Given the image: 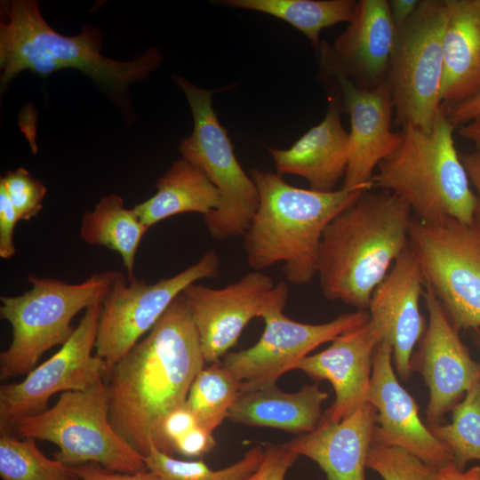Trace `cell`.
<instances>
[{"label":"cell","mask_w":480,"mask_h":480,"mask_svg":"<svg viewBox=\"0 0 480 480\" xmlns=\"http://www.w3.org/2000/svg\"><path fill=\"white\" fill-rule=\"evenodd\" d=\"M79 480H162L150 470L124 473L108 470L98 463L71 466Z\"/></svg>","instance_id":"37"},{"label":"cell","mask_w":480,"mask_h":480,"mask_svg":"<svg viewBox=\"0 0 480 480\" xmlns=\"http://www.w3.org/2000/svg\"><path fill=\"white\" fill-rule=\"evenodd\" d=\"M260 203L244 236L246 262L253 271L284 263L294 285L309 284L317 275L321 240L330 222L366 190L362 188L320 192L294 187L277 172L252 168Z\"/></svg>","instance_id":"3"},{"label":"cell","mask_w":480,"mask_h":480,"mask_svg":"<svg viewBox=\"0 0 480 480\" xmlns=\"http://www.w3.org/2000/svg\"><path fill=\"white\" fill-rule=\"evenodd\" d=\"M366 465L383 480H433L436 469L400 447L377 444H372Z\"/></svg>","instance_id":"32"},{"label":"cell","mask_w":480,"mask_h":480,"mask_svg":"<svg viewBox=\"0 0 480 480\" xmlns=\"http://www.w3.org/2000/svg\"><path fill=\"white\" fill-rule=\"evenodd\" d=\"M264 453L265 448L255 446L234 464L212 469L201 460L175 459L152 444L144 460L148 470L156 474L162 480H246L258 468Z\"/></svg>","instance_id":"31"},{"label":"cell","mask_w":480,"mask_h":480,"mask_svg":"<svg viewBox=\"0 0 480 480\" xmlns=\"http://www.w3.org/2000/svg\"><path fill=\"white\" fill-rule=\"evenodd\" d=\"M196 328L205 363H220L233 348L243 330L254 317L284 308L289 288L275 284L260 272L252 271L222 288L200 284L188 285L182 292Z\"/></svg>","instance_id":"15"},{"label":"cell","mask_w":480,"mask_h":480,"mask_svg":"<svg viewBox=\"0 0 480 480\" xmlns=\"http://www.w3.org/2000/svg\"><path fill=\"white\" fill-rule=\"evenodd\" d=\"M216 445L212 433L196 426L176 442L173 452L196 458L211 452Z\"/></svg>","instance_id":"38"},{"label":"cell","mask_w":480,"mask_h":480,"mask_svg":"<svg viewBox=\"0 0 480 480\" xmlns=\"http://www.w3.org/2000/svg\"><path fill=\"white\" fill-rule=\"evenodd\" d=\"M433 480H480V466L460 470L453 461L437 468Z\"/></svg>","instance_id":"40"},{"label":"cell","mask_w":480,"mask_h":480,"mask_svg":"<svg viewBox=\"0 0 480 480\" xmlns=\"http://www.w3.org/2000/svg\"><path fill=\"white\" fill-rule=\"evenodd\" d=\"M172 78L184 92L194 120L193 132L180 141L179 150L182 158L204 171L220 197L219 208L204 216L205 227L216 240L244 236L259 207L260 196L212 107V96L219 90L197 87L181 76L173 75Z\"/></svg>","instance_id":"8"},{"label":"cell","mask_w":480,"mask_h":480,"mask_svg":"<svg viewBox=\"0 0 480 480\" xmlns=\"http://www.w3.org/2000/svg\"><path fill=\"white\" fill-rule=\"evenodd\" d=\"M408 249L452 324L480 327V219L412 220Z\"/></svg>","instance_id":"9"},{"label":"cell","mask_w":480,"mask_h":480,"mask_svg":"<svg viewBox=\"0 0 480 480\" xmlns=\"http://www.w3.org/2000/svg\"><path fill=\"white\" fill-rule=\"evenodd\" d=\"M447 0H422L397 28L388 84L395 122L429 132L442 108L443 43Z\"/></svg>","instance_id":"10"},{"label":"cell","mask_w":480,"mask_h":480,"mask_svg":"<svg viewBox=\"0 0 480 480\" xmlns=\"http://www.w3.org/2000/svg\"><path fill=\"white\" fill-rule=\"evenodd\" d=\"M449 15L443 43L440 89L446 108L480 94V4L447 0Z\"/></svg>","instance_id":"23"},{"label":"cell","mask_w":480,"mask_h":480,"mask_svg":"<svg viewBox=\"0 0 480 480\" xmlns=\"http://www.w3.org/2000/svg\"><path fill=\"white\" fill-rule=\"evenodd\" d=\"M19 220L8 195L0 186V257L4 260L11 259L16 252L13 233Z\"/></svg>","instance_id":"36"},{"label":"cell","mask_w":480,"mask_h":480,"mask_svg":"<svg viewBox=\"0 0 480 480\" xmlns=\"http://www.w3.org/2000/svg\"><path fill=\"white\" fill-rule=\"evenodd\" d=\"M396 31L388 1H356L352 20L332 47L341 70L358 88L370 91L388 82Z\"/></svg>","instance_id":"20"},{"label":"cell","mask_w":480,"mask_h":480,"mask_svg":"<svg viewBox=\"0 0 480 480\" xmlns=\"http://www.w3.org/2000/svg\"><path fill=\"white\" fill-rule=\"evenodd\" d=\"M459 134L471 140L476 146V153L480 157V116L460 125Z\"/></svg>","instance_id":"43"},{"label":"cell","mask_w":480,"mask_h":480,"mask_svg":"<svg viewBox=\"0 0 480 480\" xmlns=\"http://www.w3.org/2000/svg\"><path fill=\"white\" fill-rule=\"evenodd\" d=\"M283 310L272 309L261 316L265 328L253 346L222 357V365L239 381L240 392L276 384L312 350L369 321L368 312L357 309L327 323L306 324L289 318Z\"/></svg>","instance_id":"14"},{"label":"cell","mask_w":480,"mask_h":480,"mask_svg":"<svg viewBox=\"0 0 480 480\" xmlns=\"http://www.w3.org/2000/svg\"><path fill=\"white\" fill-rule=\"evenodd\" d=\"M101 302L85 312L70 338L49 359L16 383L0 386V431L13 433L20 420L46 410L59 392L86 389L103 380L109 367L95 349Z\"/></svg>","instance_id":"12"},{"label":"cell","mask_w":480,"mask_h":480,"mask_svg":"<svg viewBox=\"0 0 480 480\" xmlns=\"http://www.w3.org/2000/svg\"><path fill=\"white\" fill-rule=\"evenodd\" d=\"M424 288L422 272L407 248L373 292L367 308L369 322L381 340L392 346L395 366L403 380L412 372L413 348L427 327L420 308Z\"/></svg>","instance_id":"18"},{"label":"cell","mask_w":480,"mask_h":480,"mask_svg":"<svg viewBox=\"0 0 480 480\" xmlns=\"http://www.w3.org/2000/svg\"><path fill=\"white\" fill-rule=\"evenodd\" d=\"M0 84L4 90L24 70L47 76L74 68L100 86L122 93L146 78L162 61L156 48H149L132 60L120 61L100 53L101 36L91 26L67 36L52 29L34 0H8L0 4Z\"/></svg>","instance_id":"4"},{"label":"cell","mask_w":480,"mask_h":480,"mask_svg":"<svg viewBox=\"0 0 480 480\" xmlns=\"http://www.w3.org/2000/svg\"><path fill=\"white\" fill-rule=\"evenodd\" d=\"M409 204L395 194L365 191L325 228L317 275L325 298L366 310L377 286L409 244Z\"/></svg>","instance_id":"2"},{"label":"cell","mask_w":480,"mask_h":480,"mask_svg":"<svg viewBox=\"0 0 480 480\" xmlns=\"http://www.w3.org/2000/svg\"><path fill=\"white\" fill-rule=\"evenodd\" d=\"M220 4L263 12L288 22L319 48L320 33L328 27L349 22L355 0H223Z\"/></svg>","instance_id":"27"},{"label":"cell","mask_w":480,"mask_h":480,"mask_svg":"<svg viewBox=\"0 0 480 480\" xmlns=\"http://www.w3.org/2000/svg\"><path fill=\"white\" fill-rule=\"evenodd\" d=\"M328 394L318 384L286 393L276 384L240 392L228 418L252 427L279 428L304 435L314 431L323 416L322 404Z\"/></svg>","instance_id":"24"},{"label":"cell","mask_w":480,"mask_h":480,"mask_svg":"<svg viewBox=\"0 0 480 480\" xmlns=\"http://www.w3.org/2000/svg\"><path fill=\"white\" fill-rule=\"evenodd\" d=\"M204 364L199 336L181 293L105 376L113 428L140 454L148 455L161 422L185 404Z\"/></svg>","instance_id":"1"},{"label":"cell","mask_w":480,"mask_h":480,"mask_svg":"<svg viewBox=\"0 0 480 480\" xmlns=\"http://www.w3.org/2000/svg\"><path fill=\"white\" fill-rule=\"evenodd\" d=\"M420 1L418 0H391L388 1L392 19L396 28L405 23L414 13Z\"/></svg>","instance_id":"41"},{"label":"cell","mask_w":480,"mask_h":480,"mask_svg":"<svg viewBox=\"0 0 480 480\" xmlns=\"http://www.w3.org/2000/svg\"><path fill=\"white\" fill-rule=\"evenodd\" d=\"M120 274L102 271L78 284L29 274V290L2 296L0 316L11 324L12 341L0 354L1 380L27 375L46 351L62 346L75 330V316L101 302Z\"/></svg>","instance_id":"6"},{"label":"cell","mask_w":480,"mask_h":480,"mask_svg":"<svg viewBox=\"0 0 480 480\" xmlns=\"http://www.w3.org/2000/svg\"><path fill=\"white\" fill-rule=\"evenodd\" d=\"M460 157L469 180L477 191L478 209L476 217L480 219V157L476 152L461 154Z\"/></svg>","instance_id":"42"},{"label":"cell","mask_w":480,"mask_h":480,"mask_svg":"<svg viewBox=\"0 0 480 480\" xmlns=\"http://www.w3.org/2000/svg\"><path fill=\"white\" fill-rule=\"evenodd\" d=\"M13 432L56 444L54 459L68 466L98 463L116 472L148 470L144 457L109 421L104 380L84 390L61 393L52 407L18 421Z\"/></svg>","instance_id":"7"},{"label":"cell","mask_w":480,"mask_h":480,"mask_svg":"<svg viewBox=\"0 0 480 480\" xmlns=\"http://www.w3.org/2000/svg\"><path fill=\"white\" fill-rule=\"evenodd\" d=\"M240 394V383L220 363L204 367L194 380L185 405L199 427L212 433L225 419Z\"/></svg>","instance_id":"28"},{"label":"cell","mask_w":480,"mask_h":480,"mask_svg":"<svg viewBox=\"0 0 480 480\" xmlns=\"http://www.w3.org/2000/svg\"><path fill=\"white\" fill-rule=\"evenodd\" d=\"M424 302L428 323L412 354V371L419 372L429 390L428 425L443 424L444 416L480 381V364L471 357L458 330L430 288L425 285Z\"/></svg>","instance_id":"16"},{"label":"cell","mask_w":480,"mask_h":480,"mask_svg":"<svg viewBox=\"0 0 480 480\" xmlns=\"http://www.w3.org/2000/svg\"><path fill=\"white\" fill-rule=\"evenodd\" d=\"M376 414L374 406L366 402L340 421L317 426L288 444L299 456L315 461L326 480H366Z\"/></svg>","instance_id":"21"},{"label":"cell","mask_w":480,"mask_h":480,"mask_svg":"<svg viewBox=\"0 0 480 480\" xmlns=\"http://www.w3.org/2000/svg\"><path fill=\"white\" fill-rule=\"evenodd\" d=\"M196 426L198 424L194 414L184 404L164 417L152 444L161 452L171 455L176 442Z\"/></svg>","instance_id":"34"},{"label":"cell","mask_w":480,"mask_h":480,"mask_svg":"<svg viewBox=\"0 0 480 480\" xmlns=\"http://www.w3.org/2000/svg\"><path fill=\"white\" fill-rule=\"evenodd\" d=\"M298 457L288 443L268 444L261 463L246 480H284Z\"/></svg>","instance_id":"35"},{"label":"cell","mask_w":480,"mask_h":480,"mask_svg":"<svg viewBox=\"0 0 480 480\" xmlns=\"http://www.w3.org/2000/svg\"><path fill=\"white\" fill-rule=\"evenodd\" d=\"M392 357V346L381 340L373 353L367 396L377 412L373 444L400 447L436 468L453 461L450 450L420 420L414 398L396 378Z\"/></svg>","instance_id":"17"},{"label":"cell","mask_w":480,"mask_h":480,"mask_svg":"<svg viewBox=\"0 0 480 480\" xmlns=\"http://www.w3.org/2000/svg\"><path fill=\"white\" fill-rule=\"evenodd\" d=\"M476 340H477L478 346L480 348V332H477Z\"/></svg>","instance_id":"44"},{"label":"cell","mask_w":480,"mask_h":480,"mask_svg":"<svg viewBox=\"0 0 480 480\" xmlns=\"http://www.w3.org/2000/svg\"><path fill=\"white\" fill-rule=\"evenodd\" d=\"M218 253L209 251L180 273L154 284L121 273L101 301L96 355L110 368L158 322L190 284L220 274Z\"/></svg>","instance_id":"11"},{"label":"cell","mask_w":480,"mask_h":480,"mask_svg":"<svg viewBox=\"0 0 480 480\" xmlns=\"http://www.w3.org/2000/svg\"><path fill=\"white\" fill-rule=\"evenodd\" d=\"M148 230L133 208H126L120 196L109 194L84 213L79 233L87 244L119 253L128 278H132L137 250Z\"/></svg>","instance_id":"26"},{"label":"cell","mask_w":480,"mask_h":480,"mask_svg":"<svg viewBox=\"0 0 480 480\" xmlns=\"http://www.w3.org/2000/svg\"><path fill=\"white\" fill-rule=\"evenodd\" d=\"M478 2H479V4H480V0H478Z\"/></svg>","instance_id":"45"},{"label":"cell","mask_w":480,"mask_h":480,"mask_svg":"<svg viewBox=\"0 0 480 480\" xmlns=\"http://www.w3.org/2000/svg\"><path fill=\"white\" fill-rule=\"evenodd\" d=\"M445 109L450 121L455 126L463 125L480 116V94Z\"/></svg>","instance_id":"39"},{"label":"cell","mask_w":480,"mask_h":480,"mask_svg":"<svg viewBox=\"0 0 480 480\" xmlns=\"http://www.w3.org/2000/svg\"><path fill=\"white\" fill-rule=\"evenodd\" d=\"M0 476L3 480H79L71 466L46 457L33 438L0 431Z\"/></svg>","instance_id":"29"},{"label":"cell","mask_w":480,"mask_h":480,"mask_svg":"<svg viewBox=\"0 0 480 480\" xmlns=\"http://www.w3.org/2000/svg\"><path fill=\"white\" fill-rule=\"evenodd\" d=\"M318 49L329 94L338 99L340 110L350 118L348 159L341 188L370 190L374 169L403 141L402 133L391 129L394 105L389 85L387 82L370 91L358 88L341 70L331 44L322 41Z\"/></svg>","instance_id":"13"},{"label":"cell","mask_w":480,"mask_h":480,"mask_svg":"<svg viewBox=\"0 0 480 480\" xmlns=\"http://www.w3.org/2000/svg\"><path fill=\"white\" fill-rule=\"evenodd\" d=\"M454 129L444 105L429 132L403 126V141L378 165L373 188L402 198L420 221L474 222L478 198L456 150Z\"/></svg>","instance_id":"5"},{"label":"cell","mask_w":480,"mask_h":480,"mask_svg":"<svg viewBox=\"0 0 480 480\" xmlns=\"http://www.w3.org/2000/svg\"><path fill=\"white\" fill-rule=\"evenodd\" d=\"M428 428L450 450L460 470L468 462L480 460V381L452 409L450 423Z\"/></svg>","instance_id":"30"},{"label":"cell","mask_w":480,"mask_h":480,"mask_svg":"<svg viewBox=\"0 0 480 480\" xmlns=\"http://www.w3.org/2000/svg\"><path fill=\"white\" fill-rule=\"evenodd\" d=\"M19 220H29L43 209V200L47 193L44 183L35 179L25 168L8 172L0 179Z\"/></svg>","instance_id":"33"},{"label":"cell","mask_w":480,"mask_h":480,"mask_svg":"<svg viewBox=\"0 0 480 480\" xmlns=\"http://www.w3.org/2000/svg\"><path fill=\"white\" fill-rule=\"evenodd\" d=\"M380 341V334L368 321L300 361L297 369L315 380H328L335 392V400L318 426L340 421L367 402L372 356Z\"/></svg>","instance_id":"19"},{"label":"cell","mask_w":480,"mask_h":480,"mask_svg":"<svg viewBox=\"0 0 480 480\" xmlns=\"http://www.w3.org/2000/svg\"><path fill=\"white\" fill-rule=\"evenodd\" d=\"M156 187L154 196L133 207L148 228L180 213L205 216L220 204V194L204 171L182 157L172 163Z\"/></svg>","instance_id":"25"},{"label":"cell","mask_w":480,"mask_h":480,"mask_svg":"<svg viewBox=\"0 0 480 480\" xmlns=\"http://www.w3.org/2000/svg\"><path fill=\"white\" fill-rule=\"evenodd\" d=\"M324 118L310 128L288 149L268 148L277 173L306 179L310 189L334 191L344 178L348 159L349 133L340 118L338 99L329 94Z\"/></svg>","instance_id":"22"}]
</instances>
